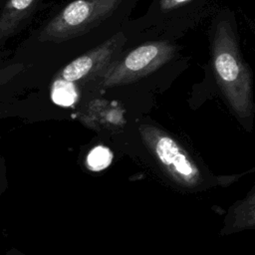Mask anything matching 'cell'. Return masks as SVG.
Wrapping results in <instances>:
<instances>
[{
	"label": "cell",
	"mask_w": 255,
	"mask_h": 255,
	"mask_svg": "<svg viewBox=\"0 0 255 255\" xmlns=\"http://www.w3.org/2000/svg\"><path fill=\"white\" fill-rule=\"evenodd\" d=\"M78 94L74 84L54 78L50 87V98L52 102L59 106L68 107L77 100Z\"/></svg>",
	"instance_id": "cell-8"
},
{
	"label": "cell",
	"mask_w": 255,
	"mask_h": 255,
	"mask_svg": "<svg viewBox=\"0 0 255 255\" xmlns=\"http://www.w3.org/2000/svg\"><path fill=\"white\" fill-rule=\"evenodd\" d=\"M175 53V47L168 42L143 44L130 51L121 62L108 67L101 75L98 84L114 87L131 83L153 72Z\"/></svg>",
	"instance_id": "cell-3"
},
{
	"label": "cell",
	"mask_w": 255,
	"mask_h": 255,
	"mask_svg": "<svg viewBox=\"0 0 255 255\" xmlns=\"http://www.w3.org/2000/svg\"><path fill=\"white\" fill-rule=\"evenodd\" d=\"M42 0H5L0 8V53L28 25Z\"/></svg>",
	"instance_id": "cell-6"
},
{
	"label": "cell",
	"mask_w": 255,
	"mask_h": 255,
	"mask_svg": "<svg viewBox=\"0 0 255 255\" xmlns=\"http://www.w3.org/2000/svg\"><path fill=\"white\" fill-rule=\"evenodd\" d=\"M213 65L217 81L235 114L251 116L253 110L251 78L243 63L229 25L221 22L213 39Z\"/></svg>",
	"instance_id": "cell-1"
},
{
	"label": "cell",
	"mask_w": 255,
	"mask_h": 255,
	"mask_svg": "<svg viewBox=\"0 0 255 255\" xmlns=\"http://www.w3.org/2000/svg\"><path fill=\"white\" fill-rule=\"evenodd\" d=\"M113 159V154L111 150L106 146H96L94 147L87 157V162L92 170H102L110 165Z\"/></svg>",
	"instance_id": "cell-9"
},
{
	"label": "cell",
	"mask_w": 255,
	"mask_h": 255,
	"mask_svg": "<svg viewBox=\"0 0 255 255\" xmlns=\"http://www.w3.org/2000/svg\"><path fill=\"white\" fill-rule=\"evenodd\" d=\"M143 128H145L146 136L149 137L150 142L154 145V151L159 160L167 166H172L183 176H192L195 171L194 166L177 142L154 127L144 126Z\"/></svg>",
	"instance_id": "cell-7"
},
{
	"label": "cell",
	"mask_w": 255,
	"mask_h": 255,
	"mask_svg": "<svg viewBox=\"0 0 255 255\" xmlns=\"http://www.w3.org/2000/svg\"><path fill=\"white\" fill-rule=\"evenodd\" d=\"M189 0H162V7L164 8H172L179 4L185 3Z\"/></svg>",
	"instance_id": "cell-10"
},
{
	"label": "cell",
	"mask_w": 255,
	"mask_h": 255,
	"mask_svg": "<svg viewBox=\"0 0 255 255\" xmlns=\"http://www.w3.org/2000/svg\"><path fill=\"white\" fill-rule=\"evenodd\" d=\"M31 65L15 56L0 53V121L13 117L17 100L27 84Z\"/></svg>",
	"instance_id": "cell-5"
},
{
	"label": "cell",
	"mask_w": 255,
	"mask_h": 255,
	"mask_svg": "<svg viewBox=\"0 0 255 255\" xmlns=\"http://www.w3.org/2000/svg\"><path fill=\"white\" fill-rule=\"evenodd\" d=\"M4 1H5V0H0V8H1V6H2V4H3V3H4Z\"/></svg>",
	"instance_id": "cell-11"
},
{
	"label": "cell",
	"mask_w": 255,
	"mask_h": 255,
	"mask_svg": "<svg viewBox=\"0 0 255 255\" xmlns=\"http://www.w3.org/2000/svg\"><path fill=\"white\" fill-rule=\"evenodd\" d=\"M122 0H75L55 15L36 33L38 44L60 43L80 36L98 26Z\"/></svg>",
	"instance_id": "cell-2"
},
{
	"label": "cell",
	"mask_w": 255,
	"mask_h": 255,
	"mask_svg": "<svg viewBox=\"0 0 255 255\" xmlns=\"http://www.w3.org/2000/svg\"><path fill=\"white\" fill-rule=\"evenodd\" d=\"M125 41L126 39L122 34L114 36L96 49L72 61L55 78L74 84L100 76L109 67L112 59L123 47Z\"/></svg>",
	"instance_id": "cell-4"
}]
</instances>
